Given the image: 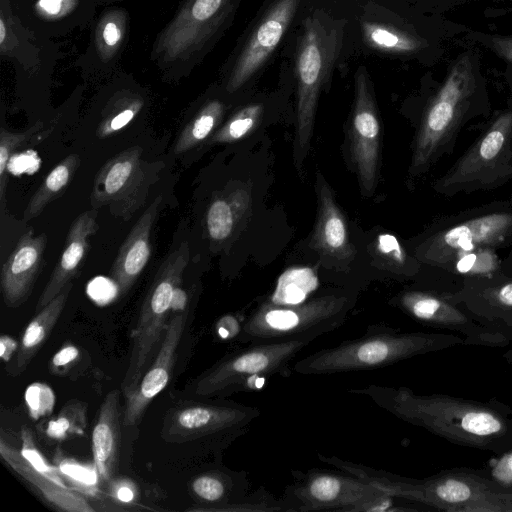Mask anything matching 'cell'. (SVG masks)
<instances>
[{"mask_svg": "<svg viewBox=\"0 0 512 512\" xmlns=\"http://www.w3.org/2000/svg\"><path fill=\"white\" fill-rule=\"evenodd\" d=\"M348 392L453 443L497 453L512 450V422L488 405L443 394H417L403 386L369 384Z\"/></svg>", "mask_w": 512, "mask_h": 512, "instance_id": "cell-1", "label": "cell"}, {"mask_svg": "<svg viewBox=\"0 0 512 512\" xmlns=\"http://www.w3.org/2000/svg\"><path fill=\"white\" fill-rule=\"evenodd\" d=\"M489 113L490 100L480 57L477 51L468 49L450 64L423 110L413 144L410 179L421 177L442 157L451 155L461 129Z\"/></svg>", "mask_w": 512, "mask_h": 512, "instance_id": "cell-2", "label": "cell"}, {"mask_svg": "<svg viewBox=\"0 0 512 512\" xmlns=\"http://www.w3.org/2000/svg\"><path fill=\"white\" fill-rule=\"evenodd\" d=\"M332 467L368 482L396 499L424 504L449 512H512V488L476 473L450 470L424 479H413L317 453Z\"/></svg>", "mask_w": 512, "mask_h": 512, "instance_id": "cell-3", "label": "cell"}, {"mask_svg": "<svg viewBox=\"0 0 512 512\" xmlns=\"http://www.w3.org/2000/svg\"><path fill=\"white\" fill-rule=\"evenodd\" d=\"M463 343L462 338L451 334L400 332L384 324H373L360 337L300 359L293 365V371L302 375H331L375 370Z\"/></svg>", "mask_w": 512, "mask_h": 512, "instance_id": "cell-4", "label": "cell"}, {"mask_svg": "<svg viewBox=\"0 0 512 512\" xmlns=\"http://www.w3.org/2000/svg\"><path fill=\"white\" fill-rule=\"evenodd\" d=\"M345 27L346 20L334 19L321 10L303 21L296 55L297 122L293 156L298 170L310 149L319 95L340 56Z\"/></svg>", "mask_w": 512, "mask_h": 512, "instance_id": "cell-5", "label": "cell"}, {"mask_svg": "<svg viewBox=\"0 0 512 512\" xmlns=\"http://www.w3.org/2000/svg\"><path fill=\"white\" fill-rule=\"evenodd\" d=\"M483 246H512L509 200L493 201L440 218L416 241L412 254L422 266L439 269L455 255Z\"/></svg>", "mask_w": 512, "mask_h": 512, "instance_id": "cell-6", "label": "cell"}, {"mask_svg": "<svg viewBox=\"0 0 512 512\" xmlns=\"http://www.w3.org/2000/svg\"><path fill=\"white\" fill-rule=\"evenodd\" d=\"M354 305V295L346 292L324 293L298 303L267 301L243 320L236 336L244 344L314 340L341 327Z\"/></svg>", "mask_w": 512, "mask_h": 512, "instance_id": "cell-7", "label": "cell"}, {"mask_svg": "<svg viewBox=\"0 0 512 512\" xmlns=\"http://www.w3.org/2000/svg\"><path fill=\"white\" fill-rule=\"evenodd\" d=\"M313 340L299 338L248 343L227 353L193 383L200 397H226L257 390L273 376L289 377L292 360Z\"/></svg>", "mask_w": 512, "mask_h": 512, "instance_id": "cell-8", "label": "cell"}, {"mask_svg": "<svg viewBox=\"0 0 512 512\" xmlns=\"http://www.w3.org/2000/svg\"><path fill=\"white\" fill-rule=\"evenodd\" d=\"M237 0H184L159 32L152 59L168 74L188 73L206 54Z\"/></svg>", "mask_w": 512, "mask_h": 512, "instance_id": "cell-9", "label": "cell"}, {"mask_svg": "<svg viewBox=\"0 0 512 512\" xmlns=\"http://www.w3.org/2000/svg\"><path fill=\"white\" fill-rule=\"evenodd\" d=\"M512 181V104L494 114L433 189L446 197L492 190Z\"/></svg>", "mask_w": 512, "mask_h": 512, "instance_id": "cell-10", "label": "cell"}, {"mask_svg": "<svg viewBox=\"0 0 512 512\" xmlns=\"http://www.w3.org/2000/svg\"><path fill=\"white\" fill-rule=\"evenodd\" d=\"M190 258L189 246L181 243L163 261L142 304L132 335V350L121 392L131 395L154 360L169 322L170 303Z\"/></svg>", "mask_w": 512, "mask_h": 512, "instance_id": "cell-11", "label": "cell"}, {"mask_svg": "<svg viewBox=\"0 0 512 512\" xmlns=\"http://www.w3.org/2000/svg\"><path fill=\"white\" fill-rule=\"evenodd\" d=\"M259 416L257 407L231 400L194 403L170 412L161 436L167 442L204 440L220 452L244 435Z\"/></svg>", "mask_w": 512, "mask_h": 512, "instance_id": "cell-12", "label": "cell"}, {"mask_svg": "<svg viewBox=\"0 0 512 512\" xmlns=\"http://www.w3.org/2000/svg\"><path fill=\"white\" fill-rule=\"evenodd\" d=\"M294 481L287 485L283 498L289 512H361L371 501L386 495L368 482L336 469L291 470Z\"/></svg>", "mask_w": 512, "mask_h": 512, "instance_id": "cell-13", "label": "cell"}, {"mask_svg": "<svg viewBox=\"0 0 512 512\" xmlns=\"http://www.w3.org/2000/svg\"><path fill=\"white\" fill-rule=\"evenodd\" d=\"M154 165L142 159V148H128L109 161L95 177L91 193L94 209L107 206L111 213L129 219L145 202L155 178Z\"/></svg>", "mask_w": 512, "mask_h": 512, "instance_id": "cell-14", "label": "cell"}, {"mask_svg": "<svg viewBox=\"0 0 512 512\" xmlns=\"http://www.w3.org/2000/svg\"><path fill=\"white\" fill-rule=\"evenodd\" d=\"M380 121L373 87L364 66L355 73L350 150L363 193L373 192L380 161Z\"/></svg>", "mask_w": 512, "mask_h": 512, "instance_id": "cell-15", "label": "cell"}, {"mask_svg": "<svg viewBox=\"0 0 512 512\" xmlns=\"http://www.w3.org/2000/svg\"><path fill=\"white\" fill-rule=\"evenodd\" d=\"M300 0H275L231 68L226 90L233 93L240 89L267 61L285 35L297 11Z\"/></svg>", "mask_w": 512, "mask_h": 512, "instance_id": "cell-16", "label": "cell"}, {"mask_svg": "<svg viewBox=\"0 0 512 512\" xmlns=\"http://www.w3.org/2000/svg\"><path fill=\"white\" fill-rule=\"evenodd\" d=\"M187 311L169 319L159 350L134 392L126 397L122 424L136 425L149 404L168 385L176 361L177 349L185 328Z\"/></svg>", "mask_w": 512, "mask_h": 512, "instance_id": "cell-17", "label": "cell"}, {"mask_svg": "<svg viewBox=\"0 0 512 512\" xmlns=\"http://www.w3.org/2000/svg\"><path fill=\"white\" fill-rule=\"evenodd\" d=\"M391 305L418 322L434 327L452 329L473 337L480 342H491L495 336L483 330L441 293L408 289L400 292Z\"/></svg>", "mask_w": 512, "mask_h": 512, "instance_id": "cell-18", "label": "cell"}, {"mask_svg": "<svg viewBox=\"0 0 512 512\" xmlns=\"http://www.w3.org/2000/svg\"><path fill=\"white\" fill-rule=\"evenodd\" d=\"M47 237L25 232L7 257L1 270V291L6 306L16 308L31 294L39 273Z\"/></svg>", "mask_w": 512, "mask_h": 512, "instance_id": "cell-19", "label": "cell"}, {"mask_svg": "<svg viewBox=\"0 0 512 512\" xmlns=\"http://www.w3.org/2000/svg\"><path fill=\"white\" fill-rule=\"evenodd\" d=\"M317 218L311 245L323 257L348 261L353 257L346 219L333 192L320 172L316 175Z\"/></svg>", "mask_w": 512, "mask_h": 512, "instance_id": "cell-20", "label": "cell"}, {"mask_svg": "<svg viewBox=\"0 0 512 512\" xmlns=\"http://www.w3.org/2000/svg\"><path fill=\"white\" fill-rule=\"evenodd\" d=\"M98 230L97 211L80 214L70 226L62 255L40 295L36 312L55 298L79 272L89 249L90 238Z\"/></svg>", "mask_w": 512, "mask_h": 512, "instance_id": "cell-21", "label": "cell"}, {"mask_svg": "<svg viewBox=\"0 0 512 512\" xmlns=\"http://www.w3.org/2000/svg\"><path fill=\"white\" fill-rule=\"evenodd\" d=\"M161 197L139 217L120 247L110 271L119 294H125L141 275L151 254L150 238Z\"/></svg>", "mask_w": 512, "mask_h": 512, "instance_id": "cell-22", "label": "cell"}, {"mask_svg": "<svg viewBox=\"0 0 512 512\" xmlns=\"http://www.w3.org/2000/svg\"><path fill=\"white\" fill-rule=\"evenodd\" d=\"M120 392L110 391L100 406L92 431V454L99 477L110 481L115 473L120 448Z\"/></svg>", "mask_w": 512, "mask_h": 512, "instance_id": "cell-23", "label": "cell"}, {"mask_svg": "<svg viewBox=\"0 0 512 512\" xmlns=\"http://www.w3.org/2000/svg\"><path fill=\"white\" fill-rule=\"evenodd\" d=\"M2 459L23 479L33 485L40 495L55 508L67 512H93L89 502L72 488H64L37 471L20 450L0 438Z\"/></svg>", "mask_w": 512, "mask_h": 512, "instance_id": "cell-24", "label": "cell"}, {"mask_svg": "<svg viewBox=\"0 0 512 512\" xmlns=\"http://www.w3.org/2000/svg\"><path fill=\"white\" fill-rule=\"evenodd\" d=\"M72 287V282L68 283L55 298L37 312L26 326L16 353L15 375L26 369L48 339L66 305Z\"/></svg>", "mask_w": 512, "mask_h": 512, "instance_id": "cell-25", "label": "cell"}, {"mask_svg": "<svg viewBox=\"0 0 512 512\" xmlns=\"http://www.w3.org/2000/svg\"><path fill=\"white\" fill-rule=\"evenodd\" d=\"M361 27L365 43L382 52L415 55L433 48L432 41L417 32L370 21H364Z\"/></svg>", "mask_w": 512, "mask_h": 512, "instance_id": "cell-26", "label": "cell"}, {"mask_svg": "<svg viewBox=\"0 0 512 512\" xmlns=\"http://www.w3.org/2000/svg\"><path fill=\"white\" fill-rule=\"evenodd\" d=\"M128 22V12L122 7L108 8L98 18L94 48L102 63H110L120 53L126 41Z\"/></svg>", "mask_w": 512, "mask_h": 512, "instance_id": "cell-27", "label": "cell"}, {"mask_svg": "<svg viewBox=\"0 0 512 512\" xmlns=\"http://www.w3.org/2000/svg\"><path fill=\"white\" fill-rule=\"evenodd\" d=\"M497 250L488 246L477 247L455 255L436 270L443 272L444 275L448 274L458 280V283L466 279L490 276L501 270L504 264Z\"/></svg>", "mask_w": 512, "mask_h": 512, "instance_id": "cell-28", "label": "cell"}, {"mask_svg": "<svg viewBox=\"0 0 512 512\" xmlns=\"http://www.w3.org/2000/svg\"><path fill=\"white\" fill-rule=\"evenodd\" d=\"M79 165V156L77 154H70L50 171L29 200L23 216L25 221L40 215L49 203L59 198L65 192Z\"/></svg>", "mask_w": 512, "mask_h": 512, "instance_id": "cell-29", "label": "cell"}, {"mask_svg": "<svg viewBox=\"0 0 512 512\" xmlns=\"http://www.w3.org/2000/svg\"><path fill=\"white\" fill-rule=\"evenodd\" d=\"M144 97L137 91L123 88L116 91L105 104L96 134L109 137L130 124L141 112Z\"/></svg>", "mask_w": 512, "mask_h": 512, "instance_id": "cell-30", "label": "cell"}, {"mask_svg": "<svg viewBox=\"0 0 512 512\" xmlns=\"http://www.w3.org/2000/svg\"><path fill=\"white\" fill-rule=\"evenodd\" d=\"M224 112L225 106L222 101H206L180 133L174 152L184 153L203 142L219 125Z\"/></svg>", "mask_w": 512, "mask_h": 512, "instance_id": "cell-31", "label": "cell"}, {"mask_svg": "<svg viewBox=\"0 0 512 512\" xmlns=\"http://www.w3.org/2000/svg\"><path fill=\"white\" fill-rule=\"evenodd\" d=\"M243 196L215 197L206 212V229L209 238L215 242H223L228 239L234 230L235 222L242 210Z\"/></svg>", "mask_w": 512, "mask_h": 512, "instance_id": "cell-32", "label": "cell"}, {"mask_svg": "<svg viewBox=\"0 0 512 512\" xmlns=\"http://www.w3.org/2000/svg\"><path fill=\"white\" fill-rule=\"evenodd\" d=\"M375 251L384 261L382 267L400 278H414L422 269V264L409 254L399 240L391 234H382L377 238Z\"/></svg>", "mask_w": 512, "mask_h": 512, "instance_id": "cell-33", "label": "cell"}, {"mask_svg": "<svg viewBox=\"0 0 512 512\" xmlns=\"http://www.w3.org/2000/svg\"><path fill=\"white\" fill-rule=\"evenodd\" d=\"M263 116V106L249 104L232 115L211 137V143H233L256 128Z\"/></svg>", "mask_w": 512, "mask_h": 512, "instance_id": "cell-34", "label": "cell"}, {"mask_svg": "<svg viewBox=\"0 0 512 512\" xmlns=\"http://www.w3.org/2000/svg\"><path fill=\"white\" fill-rule=\"evenodd\" d=\"M85 426L86 407L79 401H71L47 423L46 434L51 439L66 440L83 434Z\"/></svg>", "mask_w": 512, "mask_h": 512, "instance_id": "cell-35", "label": "cell"}, {"mask_svg": "<svg viewBox=\"0 0 512 512\" xmlns=\"http://www.w3.org/2000/svg\"><path fill=\"white\" fill-rule=\"evenodd\" d=\"M42 127V123H37L30 129L23 132H11L1 129L0 132V204L4 211L6 203V188L8 183V163L13 152L22 146L33 134Z\"/></svg>", "mask_w": 512, "mask_h": 512, "instance_id": "cell-36", "label": "cell"}, {"mask_svg": "<svg viewBox=\"0 0 512 512\" xmlns=\"http://www.w3.org/2000/svg\"><path fill=\"white\" fill-rule=\"evenodd\" d=\"M21 443V454L37 471L43 473L58 485L70 488L62 477L58 466L50 464L37 448L34 436L26 426L21 428Z\"/></svg>", "mask_w": 512, "mask_h": 512, "instance_id": "cell-37", "label": "cell"}, {"mask_svg": "<svg viewBox=\"0 0 512 512\" xmlns=\"http://www.w3.org/2000/svg\"><path fill=\"white\" fill-rule=\"evenodd\" d=\"M58 468L64 479L72 481L78 489L88 493H94L97 490L98 471L96 466H89L71 459H62L58 463Z\"/></svg>", "mask_w": 512, "mask_h": 512, "instance_id": "cell-38", "label": "cell"}, {"mask_svg": "<svg viewBox=\"0 0 512 512\" xmlns=\"http://www.w3.org/2000/svg\"><path fill=\"white\" fill-rule=\"evenodd\" d=\"M25 403L31 419L50 416L55 405V394L45 383H32L25 391Z\"/></svg>", "mask_w": 512, "mask_h": 512, "instance_id": "cell-39", "label": "cell"}, {"mask_svg": "<svg viewBox=\"0 0 512 512\" xmlns=\"http://www.w3.org/2000/svg\"><path fill=\"white\" fill-rule=\"evenodd\" d=\"M468 37L489 48L497 56L512 64V35L469 32Z\"/></svg>", "mask_w": 512, "mask_h": 512, "instance_id": "cell-40", "label": "cell"}, {"mask_svg": "<svg viewBox=\"0 0 512 512\" xmlns=\"http://www.w3.org/2000/svg\"><path fill=\"white\" fill-rule=\"evenodd\" d=\"M78 4V0H38L35 12L46 20H56L69 15Z\"/></svg>", "mask_w": 512, "mask_h": 512, "instance_id": "cell-41", "label": "cell"}, {"mask_svg": "<svg viewBox=\"0 0 512 512\" xmlns=\"http://www.w3.org/2000/svg\"><path fill=\"white\" fill-rule=\"evenodd\" d=\"M80 358V350L72 345L66 344L58 350L51 359L50 369L54 374H67Z\"/></svg>", "mask_w": 512, "mask_h": 512, "instance_id": "cell-42", "label": "cell"}, {"mask_svg": "<svg viewBox=\"0 0 512 512\" xmlns=\"http://www.w3.org/2000/svg\"><path fill=\"white\" fill-rule=\"evenodd\" d=\"M111 495L122 503H132L136 499L137 488L129 479H117L111 483Z\"/></svg>", "mask_w": 512, "mask_h": 512, "instance_id": "cell-43", "label": "cell"}, {"mask_svg": "<svg viewBox=\"0 0 512 512\" xmlns=\"http://www.w3.org/2000/svg\"><path fill=\"white\" fill-rule=\"evenodd\" d=\"M493 476L497 482L504 486L512 484V450L497 463L493 470Z\"/></svg>", "mask_w": 512, "mask_h": 512, "instance_id": "cell-44", "label": "cell"}, {"mask_svg": "<svg viewBox=\"0 0 512 512\" xmlns=\"http://www.w3.org/2000/svg\"><path fill=\"white\" fill-rule=\"evenodd\" d=\"M188 297L186 291L180 286L175 288L171 303H170V314H179L187 311Z\"/></svg>", "mask_w": 512, "mask_h": 512, "instance_id": "cell-45", "label": "cell"}, {"mask_svg": "<svg viewBox=\"0 0 512 512\" xmlns=\"http://www.w3.org/2000/svg\"><path fill=\"white\" fill-rule=\"evenodd\" d=\"M19 342L9 335L0 337V357L4 362H9L15 352L18 351Z\"/></svg>", "mask_w": 512, "mask_h": 512, "instance_id": "cell-46", "label": "cell"}, {"mask_svg": "<svg viewBox=\"0 0 512 512\" xmlns=\"http://www.w3.org/2000/svg\"><path fill=\"white\" fill-rule=\"evenodd\" d=\"M427 1L435 8L438 12H446L457 5L463 3L465 0H422Z\"/></svg>", "mask_w": 512, "mask_h": 512, "instance_id": "cell-47", "label": "cell"}, {"mask_svg": "<svg viewBox=\"0 0 512 512\" xmlns=\"http://www.w3.org/2000/svg\"><path fill=\"white\" fill-rule=\"evenodd\" d=\"M510 203L512 204V197L509 199Z\"/></svg>", "mask_w": 512, "mask_h": 512, "instance_id": "cell-48", "label": "cell"}, {"mask_svg": "<svg viewBox=\"0 0 512 512\" xmlns=\"http://www.w3.org/2000/svg\"><path fill=\"white\" fill-rule=\"evenodd\" d=\"M511 10H512V6H511Z\"/></svg>", "mask_w": 512, "mask_h": 512, "instance_id": "cell-49", "label": "cell"}]
</instances>
